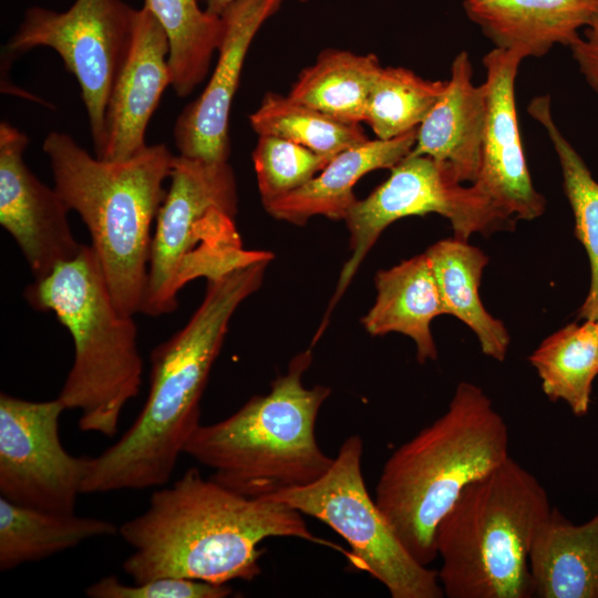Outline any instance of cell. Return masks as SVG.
Instances as JSON below:
<instances>
[{
	"mask_svg": "<svg viewBox=\"0 0 598 598\" xmlns=\"http://www.w3.org/2000/svg\"><path fill=\"white\" fill-rule=\"evenodd\" d=\"M118 534L134 551L122 564L133 582L176 577L223 585L260 575L259 544L269 537H293L350 550L316 536L302 514L275 501L249 497L196 467L169 487L156 489L147 509L126 520Z\"/></svg>",
	"mask_w": 598,
	"mask_h": 598,
	"instance_id": "6da1fadb",
	"label": "cell"
},
{
	"mask_svg": "<svg viewBox=\"0 0 598 598\" xmlns=\"http://www.w3.org/2000/svg\"><path fill=\"white\" fill-rule=\"evenodd\" d=\"M269 259L207 280L205 297L188 322L151 352L147 399L128 430L89 457L83 494L165 485L178 456L200 425V401L229 321L261 285Z\"/></svg>",
	"mask_w": 598,
	"mask_h": 598,
	"instance_id": "7a4b0ae2",
	"label": "cell"
},
{
	"mask_svg": "<svg viewBox=\"0 0 598 598\" xmlns=\"http://www.w3.org/2000/svg\"><path fill=\"white\" fill-rule=\"evenodd\" d=\"M508 427L476 384L460 382L446 411L385 461L374 501L422 565L437 558L436 528L471 483L508 457Z\"/></svg>",
	"mask_w": 598,
	"mask_h": 598,
	"instance_id": "3957f363",
	"label": "cell"
},
{
	"mask_svg": "<svg viewBox=\"0 0 598 598\" xmlns=\"http://www.w3.org/2000/svg\"><path fill=\"white\" fill-rule=\"evenodd\" d=\"M54 188L85 224L117 309L141 312L151 256V229L167 189L174 155L164 144L124 161L89 154L70 135L51 132L43 142Z\"/></svg>",
	"mask_w": 598,
	"mask_h": 598,
	"instance_id": "277c9868",
	"label": "cell"
},
{
	"mask_svg": "<svg viewBox=\"0 0 598 598\" xmlns=\"http://www.w3.org/2000/svg\"><path fill=\"white\" fill-rule=\"evenodd\" d=\"M310 350L295 355L269 393L255 395L230 416L200 424L184 447L213 470V481L249 497H267L319 480L331 467L316 439V422L330 395L327 386L305 388Z\"/></svg>",
	"mask_w": 598,
	"mask_h": 598,
	"instance_id": "5b68a950",
	"label": "cell"
},
{
	"mask_svg": "<svg viewBox=\"0 0 598 598\" xmlns=\"http://www.w3.org/2000/svg\"><path fill=\"white\" fill-rule=\"evenodd\" d=\"M23 297L33 309L53 312L73 339L58 399L80 411L82 432L114 437L125 404L140 392L143 360L133 316L115 306L92 247L82 244L75 258L27 286Z\"/></svg>",
	"mask_w": 598,
	"mask_h": 598,
	"instance_id": "8992f818",
	"label": "cell"
},
{
	"mask_svg": "<svg viewBox=\"0 0 598 598\" xmlns=\"http://www.w3.org/2000/svg\"><path fill=\"white\" fill-rule=\"evenodd\" d=\"M551 509L542 483L511 456L467 485L436 528L444 596L533 597L529 551Z\"/></svg>",
	"mask_w": 598,
	"mask_h": 598,
	"instance_id": "52a82bcc",
	"label": "cell"
},
{
	"mask_svg": "<svg viewBox=\"0 0 598 598\" xmlns=\"http://www.w3.org/2000/svg\"><path fill=\"white\" fill-rule=\"evenodd\" d=\"M169 187L152 238L141 312L159 317L177 308L190 281L218 278L251 262L271 259L245 249L235 224L237 184L228 162L174 156Z\"/></svg>",
	"mask_w": 598,
	"mask_h": 598,
	"instance_id": "ba28073f",
	"label": "cell"
},
{
	"mask_svg": "<svg viewBox=\"0 0 598 598\" xmlns=\"http://www.w3.org/2000/svg\"><path fill=\"white\" fill-rule=\"evenodd\" d=\"M362 454V439L350 435L319 480L264 498L330 526L349 544L351 565L379 580L392 598L444 597L437 570L408 551L368 493Z\"/></svg>",
	"mask_w": 598,
	"mask_h": 598,
	"instance_id": "9c48e42d",
	"label": "cell"
},
{
	"mask_svg": "<svg viewBox=\"0 0 598 598\" xmlns=\"http://www.w3.org/2000/svg\"><path fill=\"white\" fill-rule=\"evenodd\" d=\"M431 213L445 217L454 237L462 240H468L477 233L488 236L513 230L517 220L475 184L463 185L446 163L409 154L391 168L385 182L349 209L344 220L350 233L351 255L340 272L324 318L389 225L404 217Z\"/></svg>",
	"mask_w": 598,
	"mask_h": 598,
	"instance_id": "30bf717a",
	"label": "cell"
},
{
	"mask_svg": "<svg viewBox=\"0 0 598 598\" xmlns=\"http://www.w3.org/2000/svg\"><path fill=\"white\" fill-rule=\"evenodd\" d=\"M136 9L122 0H75L66 11L29 8L6 45L11 55L48 47L62 58L81 87L95 156L105 144V112L128 53Z\"/></svg>",
	"mask_w": 598,
	"mask_h": 598,
	"instance_id": "8fae6325",
	"label": "cell"
},
{
	"mask_svg": "<svg viewBox=\"0 0 598 598\" xmlns=\"http://www.w3.org/2000/svg\"><path fill=\"white\" fill-rule=\"evenodd\" d=\"M56 398L28 401L0 394V496L35 509L72 514L87 467L62 445Z\"/></svg>",
	"mask_w": 598,
	"mask_h": 598,
	"instance_id": "7c38bea8",
	"label": "cell"
},
{
	"mask_svg": "<svg viewBox=\"0 0 598 598\" xmlns=\"http://www.w3.org/2000/svg\"><path fill=\"white\" fill-rule=\"evenodd\" d=\"M28 136L0 123V224L20 248L34 280L76 257L82 244L73 236L70 212L55 188L42 183L27 166Z\"/></svg>",
	"mask_w": 598,
	"mask_h": 598,
	"instance_id": "4fadbf2b",
	"label": "cell"
},
{
	"mask_svg": "<svg viewBox=\"0 0 598 598\" xmlns=\"http://www.w3.org/2000/svg\"><path fill=\"white\" fill-rule=\"evenodd\" d=\"M524 59L516 50L499 48L483 58L487 113L474 184L517 220H533L543 215L546 200L533 185L517 121L515 80Z\"/></svg>",
	"mask_w": 598,
	"mask_h": 598,
	"instance_id": "5bb4252c",
	"label": "cell"
},
{
	"mask_svg": "<svg viewBox=\"0 0 598 598\" xmlns=\"http://www.w3.org/2000/svg\"><path fill=\"white\" fill-rule=\"evenodd\" d=\"M282 0H236L220 14L225 34L219 56L200 96L177 117L174 140L179 155L205 162H227L228 122L248 49L261 25Z\"/></svg>",
	"mask_w": 598,
	"mask_h": 598,
	"instance_id": "9a60e30c",
	"label": "cell"
},
{
	"mask_svg": "<svg viewBox=\"0 0 598 598\" xmlns=\"http://www.w3.org/2000/svg\"><path fill=\"white\" fill-rule=\"evenodd\" d=\"M168 55L164 29L148 9H137L132 43L107 101L105 144L99 158L124 161L147 147V124L172 85Z\"/></svg>",
	"mask_w": 598,
	"mask_h": 598,
	"instance_id": "2e32d148",
	"label": "cell"
},
{
	"mask_svg": "<svg viewBox=\"0 0 598 598\" xmlns=\"http://www.w3.org/2000/svg\"><path fill=\"white\" fill-rule=\"evenodd\" d=\"M486 113L484 85H474L470 55L461 51L444 92L417 127L410 155L444 162L461 183L474 184L481 169Z\"/></svg>",
	"mask_w": 598,
	"mask_h": 598,
	"instance_id": "e0dca14e",
	"label": "cell"
},
{
	"mask_svg": "<svg viewBox=\"0 0 598 598\" xmlns=\"http://www.w3.org/2000/svg\"><path fill=\"white\" fill-rule=\"evenodd\" d=\"M463 7L495 48L525 59L569 48L598 16V0H464Z\"/></svg>",
	"mask_w": 598,
	"mask_h": 598,
	"instance_id": "ac0fdd59",
	"label": "cell"
},
{
	"mask_svg": "<svg viewBox=\"0 0 598 598\" xmlns=\"http://www.w3.org/2000/svg\"><path fill=\"white\" fill-rule=\"evenodd\" d=\"M417 128L391 140H369L336 155L319 174L296 190L264 204L275 218L305 224L316 215L344 219L358 200L357 182L380 168H392L414 147Z\"/></svg>",
	"mask_w": 598,
	"mask_h": 598,
	"instance_id": "d6986e66",
	"label": "cell"
},
{
	"mask_svg": "<svg viewBox=\"0 0 598 598\" xmlns=\"http://www.w3.org/2000/svg\"><path fill=\"white\" fill-rule=\"evenodd\" d=\"M528 560L533 597L598 598V513L574 524L553 508Z\"/></svg>",
	"mask_w": 598,
	"mask_h": 598,
	"instance_id": "ffe728a7",
	"label": "cell"
},
{
	"mask_svg": "<svg viewBox=\"0 0 598 598\" xmlns=\"http://www.w3.org/2000/svg\"><path fill=\"white\" fill-rule=\"evenodd\" d=\"M375 287V302L362 319L365 330L371 336H408L416 346L420 363L435 361L437 349L430 326L446 311L426 254L379 271Z\"/></svg>",
	"mask_w": 598,
	"mask_h": 598,
	"instance_id": "44dd1931",
	"label": "cell"
},
{
	"mask_svg": "<svg viewBox=\"0 0 598 598\" xmlns=\"http://www.w3.org/2000/svg\"><path fill=\"white\" fill-rule=\"evenodd\" d=\"M425 254L446 315L472 329L485 355L504 361L509 333L501 320L488 313L480 297L481 277L488 257L467 240L455 237L435 243Z\"/></svg>",
	"mask_w": 598,
	"mask_h": 598,
	"instance_id": "7402d4cb",
	"label": "cell"
},
{
	"mask_svg": "<svg viewBox=\"0 0 598 598\" xmlns=\"http://www.w3.org/2000/svg\"><path fill=\"white\" fill-rule=\"evenodd\" d=\"M118 533L110 520L44 512L0 496V570L38 561L81 543Z\"/></svg>",
	"mask_w": 598,
	"mask_h": 598,
	"instance_id": "603a6c76",
	"label": "cell"
},
{
	"mask_svg": "<svg viewBox=\"0 0 598 598\" xmlns=\"http://www.w3.org/2000/svg\"><path fill=\"white\" fill-rule=\"evenodd\" d=\"M382 69L373 54L329 49L302 70L288 96L340 122H364L371 86Z\"/></svg>",
	"mask_w": 598,
	"mask_h": 598,
	"instance_id": "cb8c5ba5",
	"label": "cell"
},
{
	"mask_svg": "<svg viewBox=\"0 0 598 598\" xmlns=\"http://www.w3.org/2000/svg\"><path fill=\"white\" fill-rule=\"evenodd\" d=\"M546 396L564 401L577 416L586 415L598 374V339L594 320L570 323L547 337L529 355Z\"/></svg>",
	"mask_w": 598,
	"mask_h": 598,
	"instance_id": "d4e9b609",
	"label": "cell"
},
{
	"mask_svg": "<svg viewBox=\"0 0 598 598\" xmlns=\"http://www.w3.org/2000/svg\"><path fill=\"white\" fill-rule=\"evenodd\" d=\"M143 7L167 34L172 86L185 97L206 78L225 34L224 20L202 10L197 0H144Z\"/></svg>",
	"mask_w": 598,
	"mask_h": 598,
	"instance_id": "484cf974",
	"label": "cell"
},
{
	"mask_svg": "<svg viewBox=\"0 0 598 598\" xmlns=\"http://www.w3.org/2000/svg\"><path fill=\"white\" fill-rule=\"evenodd\" d=\"M550 106L548 94L538 95L528 103L527 112L544 127L560 164L565 195L574 214L575 234L590 262V287L579 309V318L595 321L598 319V182L560 132Z\"/></svg>",
	"mask_w": 598,
	"mask_h": 598,
	"instance_id": "4316f807",
	"label": "cell"
},
{
	"mask_svg": "<svg viewBox=\"0 0 598 598\" xmlns=\"http://www.w3.org/2000/svg\"><path fill=\"white\" fill-rule=\"evenodd\" d=\"M249 121L258 135L281 137L331 159L369 141L360 124L340 122L288 95L272 92L264 96Z\"/></svg>",
	"mask_w": 598,
	"mask_h": 598,
	"instance_id": "83f0119b",
	"label": "cell"
},
{
	"mask_svg": "<svg viewBox=\"0 0 598 598\" xmlns=\"http://www.w3.org/2000/svg\"><path fill=\"white\" fill-rule=\"evenodd\" d=\"M447 85L431 81L402 66H386L378 73L368 97L364 122L377 138L405 134L427 116Z\"/></svg>",
	"mask_w": 598,
	"mask_h": 598,
	"instance_id": "f1b7e54d",
	"label": "cell"
},
{
	"mask_svg": "<svg viewBox=\"0 0 598 598\" xmlns=\"http://www.w3.org/2000/svg\"><path fill=\"white\" fill-rule=\"evenodd\" d=\"M330 161L295 142L259 135L252 162L262 205L303 186Z\"/></svg>",
	"mask_w": 598,
	"mask_h": 598,
	"instance_id": "f546056e",
	"label": "cell"
},
{
	"mask_svg": "<svg viewBox=\"0 0 598 598\" xmlns=\"http://www.w3.org/2000/svg\"><path fill=\"white\" fill-rule=\"evenodd\" d=\"M231 594V587L226 584L161 577L128 585L114 575L103 577L85 589L90 598H225Z\"/></svg>",
	"mask_w": 598,
	"mask_h": 598,
	"instance_id": "4dcf8cb0",
	"label": "cell"
},
{
	"mask_svg": "<svg viewBox=\"0 0 598 598\" xmlns=\"http://www.w3.org/2000/svg\"><path fill=\"white\" fill-rule=\"evenodd\" d=\"M569 49L585 81L598 95V16Z\"/></svg>",
	"mask_w": 598,
	"mask_h": 598,
	"instance_id": "1f68e13d",
	"label": "cell"
},
{
	"mask_svg": "<svg viewBox=\"0 0 598 598\" xmlns=\"http://www.w3.org/2000/svg\"><path fill=\"white\" fill-rule=\"evenodd\" d=\"M236 0H206V11L209 13L220 16L223 11ZM298 1H306V0H298Z\"/></svg>",
	"mask_w": 598,
	"mask_h": 598,
	"instance_id": "d6a6232c",
	"label": "cell"
},
{
	"mask_svg": "<svg viewBox=\"0 0 598 598\" xmlns=\"http://www.w3.org/2000/svg\"><path fill=\"white\" fill-rule=\"evenodd\" d=\"M595 323H596V332H597V339H598V319L595 320Z\"/></svg>",
	"mask_w": 598,
	"mask_h": 598,
	"instance_id": "836d02e7",
	"label": "cell"
}]
</instances>
